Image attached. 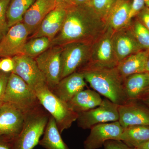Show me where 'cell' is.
I'll use <instances>...</instances> for the list:
<instances>
[{
    "mask_svg": "<svg viewBox=\"0 0 149 149\" xmlns=\"http://www.w3.org/2000/svg\"><path fill=\"white\" fill-rule=\"evenodd\" d=\"M149 50L144 49L132 54L119 62L116 66L123 79L136 73L146 72Z\"/></svg>",
    "mask_w": 149,
    "mask_h": 149,
    "instance_id": "ffe728a7",
    "label": "cell"
},
{
    "mask_svg": "<svg viewBox=\"0 0 149 149\" xmlns=\"http://www.w3.org/2000/svg\"><path fill=\"white\" fill-rule=\"evenodd\" d=\"M52 40L45 37L30 38L23 46L21 54L35 59L51 47Z\"/></svg>",
    "mask_w": 149,
    "mask_h": 149,
    "instance_id": "484cf974",
    "label": "cell"
},
{
    "mask_svg": "<svg viewBox=\"0 0 149 149\" xmlns=\"http://www.w3.org/2000/svg\"><path fill=\"white\" fill-rule=\"evenodd\" d=\"M149 140V126L132 125L124 128L120 141L135 148Z\"/></svg>",
    "mask_w": 149,
    "mask_h": 149,
    "instance_id": "cb8c5ba5",
    "label": "cell"
},
{
    "mask_svg": "<svg viewBox=\"0 0 149 149\" xmlns=\"http://www.w3.org/2000/svg\"><path fill=\"white\" fill-rule=\"evenodd\" d=\"M146 71L149 72V55L147 61L146 68Z\"/></svg>",
    "mask_w": 149,
    "mask_h": 149,
    "instance_id": "ab89813d",
    "label": "cell"
},
{
    "mask_svg": "<svg viewBox=\"0 0 149 149\" xmlns=\"http://www.w3.org/2000/svg\"><path fill=\"white\" fill-rule=\"evenodd\" d=\"M14 68V62L12 57H6L1 60L0 70L6 73H11Z\"/></svg>",
    "mask_w": 149,
    "mask_h": 149,
    "instance_id": "d6a6232c",
    "label": "cell"
},
{
    "mask_svg": "<svg viewBox=\"0 0 149 149\" xmlns=\"http://www.w3.org/2000/svg\"><path fill=\"white\" fill-rule=\"evenodd\" d=\"M36 0H10L6 11L9 28L22 22L23 16Z\"/></svg>",
    "mask_w": 149,
    "mask_h": 149,
    "instance_id": "d4e9b609",
    "label": "cell"
},
{
    "mask_svg": "<svg viewBox=\"0 0 149 149\" xmlns=\"http://www.w3.org/2000/svg\"><path fill=\"white\" fill-rule=\"evenodd\" d=\"M72 0H56V6H63L68 7L71 4Z\"/></svg>",
    "mask_w": 149,
    "mask_h": 149,
    "instance_id": "d590c367",
    "label": "cell"
},
{
    "mask_svg": "<svg viewBox=\"0 0 149 149\" xmlns=\"http://www.w3.org/2000/svg\"><path fill=\"white\" fill-rule=\"evenodd\" d=\"M14 68L12 72L18 75L33 89L46 83L45 78L40 71L34 58L23 54L13 57Z\"/></svg>",
    "mask_w": 149,
    "mask_h": 149,
    "instance_id": "4fadbf2b",
    "label": "cell"
},
{
    "mask_svg": "<svg viewBox=\"0 0 149 149\" xmlns=\"http://www.w3.org/2000/svg\"><path fill=\"white\" fill-rule=\"evenodd\" d=\"M54 119L50 116L39 145L46 149H70L62 139Z\"/></svg>",
    "mask_w": 149,
    "mask_h": 149,
    "instance_id": "603a6c76",
    "label": "cell"
},
{
    "mask_svg": "<svg viewBox=\"0 0 149 149\" xmlns=\"http://www.w3.org/2000/svg\"><path fill=\"white\" fill-rule=\"evenodd\" d=\"M25 115L12 104L3 103L0 107V136L13 141L22 129Z\"/></svg>",
    "mask_w": 149,
    "mask_h": 149,
    "instance_id": "30bf717a",
    "label": "cell"
},
{
    "mask_svg": "<svg viewBox=\"0 0 149 149\" xmlns=\"http://www.w3.org/2000/svg\"><path fill=\"white\" fill-rule=\"evenodd\" d=\"M113 33L107 27L105 32L93 42L89 60L83 68H112L117 66L119 62L112 42Z\"/></svg>",
    "mask_w": 149,
    "mask_h": 149,
    "instance_id": "52a82bcc",
    "label": "cell"
},
{
    "mask_svg": "<svg viewBox=\"0 0 149 149\" xmlns=\"http://www.w3.org/2000/svg\"><path fill=\"white\" fill-rule=\"evenodd\" d=\"M86 82L100 95L121 105L128 101L123 88V79L117 68L83 67L78 71Z\"/></svg>",
    "mask_w": 149,
    "mask_h": 149,
    "instance_id": "7a4b0ae2",
    "label": "cell"
},
{
    "mask_svg": "<svg viewBox=\"0 0 149 149\" xmlns=\"http://www.w3.org/2000/svg\"><path fill=\"white\" fill-rule=\"evenodd\" d=\"M143 95H146L149 96V85L148 87H147L146 89L145 90V91H144L143 93H142V95H141V96Z\"/></svg>",
    "mask_w": 149,
    "mask_h": 149,
    "instance_id": "f35d334b",
    "label": "cell"
},
{
    "mask_svg": "<svg viewBox=\"0 0 149 149\" xmlns=\"http://www.w3.org/2000/svg\"><path fill=\"white\" fill-rule=\"evenodd\" d=\"M0 149H13V141L0 136Z\"/></svg>",
    "mask_w": 149,
    "mask_h": 149,
    "instance_id": "e575fe53",
    "label": "cell"
},
{
    "mask_svg": "<svg viewBox=\"0 0 149 149\" xmlns=\"http://www.w3.org/2000/svg\"><path fill=\"white\" fill-rule=\"evenodd\" d=\"M93 42H74L62 46L61 78L79 71L88 63Z\"/></svg>",
    "mask_w": 149,
    "mask_h": 149,
    "instance_id": "8992f818",
    "label": "cell"
},
{
    "mask_svg": "<svg viewBox=\"0 0 149 149\" xmlns=\"http://www.w3.org/2000/svg\"><path fill=\"white\" fill-rule=\"evenodd\" d=\"M56 6V0H36L24 15L22 22L29 35L36 31L44 18Z\"/></svg>",
    "mask_w": 149,
    "mask_h": 149,
    "instance_id": "e0dca14e",
    "label": "cell"
},
{
    "mask_svg": "<svg viewBox=\"0 0 149 149\" xmlns=\"http://www.w3.org/2000/svg\"><path fill=\"white\" fill-rule=\"evenodd\" d=\"M90 0H72L70 6H79L86 4Z\"/></svg>",
    "mask_w": 149,
    "mask_h": 149,
    "instance_id": "8d00e7d4",
    "label": "cell"
},
{
    "mask_svg": "<svg viewBox=\"0 0 149 149\" xmlns=\"http://www.w3.org/2000/svg\"><path fill=\"white\" fill-rule=\"evenodd\" d=\"M145 6V0H132L129 14L130 20L136 17Z\"/></svg>",
    "mask_w": 149,
    "mask_h": 149,
    "instance_id": "f546056e",
    "label": "cell"
},
{
    "mask_svg": "<svg viewBox=\"0 0 149 149\" xmlns=\"http://www.w3.org/2000/svg\"><path fill=\"white\" fill-rule=\"evenodd\" d=\"M104 149H135L128 146L120 141L109 140L106 141L104 145Z\"/></svg>",
    "mask_w": 149,
    "mask_h": 149,
    "instance_id": "1f68e13d",
    "label": "cell"
},
{
    "mask_svg": "<svg viewBox=\"0 0 149 149\" xmlns=\"http://www.w3.org/2000/svg\"><path fill=\"white\" fill-rule=\"evenodd\" d=\"M131 0H116L110 11L107 20V27L113 32L128 26L130 20L129 14Z\"/></svg>",
    "mask_w": 149,
    "mask_h": 149,
    "instance_id": "d6986e66",
    "label": "cell"
},
{
    "mask_svg": "<svg viewBox=\"0 0 149 149\" xmlns=\"http://www.w3.org/2000/svg\"><path fill=\"white\" fill-rule=\"evenodd\" d=\"M135 149H149V140L141 146L134 148Z\"/></svg>",
    "mask_w": 149,
    "mask_h": 149,
    "instance_id": "74e56055",
    "label": "cell"
},
{
    "mask_svg": "<svg viewBox=\"0 0 149 149\" xmlns=\"http://www.w3.org/2000/svg\"><path fill=\"white\" fill-rule=\"evenodd\" d=\"M116 0H90L88 5L107 23L108 16Z\"/></svg>",
    "mask_w": 149,
    "mask_h": 149,
    "instance_id": "83f0119b",
    "label": "cell"
},
{
    "mask_svg": "<svg viewBox=\"0 0 149 149\" xmlns=\"http://www.w3.org/2000/svg\"><path fill=\"white\" fill-rule=\"evenodd\" d=\"M29 35L22 22L10 27L0 42V56L13 57L21 54Z\"/></svg>",
    "mask_w": 149,
    "mask_h": 149,
    "instance_id": "7c38bea8",
    "label": "cell"
},
{
    "mask_svg": "<svg viewBox=\"0 0 149 149\" xmlns=\"http://www.w3.org/2000/svg\"><path fill=\"white\" fill-rule=\"evenodd\" d=\"M130 26L138 42L144 49L149 50V31L138 19L130 21Z\"/></svg>",
    "mask_w": 149,
    "mask_h": 149,
    "instance_id": "4316f807",
    "label": "cell"
},
{
    "mask_svg": "<svg viewBox=\"0 0 149 149\" xmlns=\"http://www.w3.org/2000/svg\"><path fill=\"white\" fill-rule=\"evenodd\" d=\"M119 106L108 99H104L99 106L78 113L77 125L87 130L98 124L118 121Z\"/></svg>",
    "mask_w": 149,
    "mask_h": 149,
    "instance_id": "ba28073f",
    "label": "cell"
},
{
    "mask_svg": "<svg viewBox=\"0 0 149 149\" xmlns=\"http://www.w3.org/2000/svg\"><path fill=\"white\" fill-rule=\"evenodd\" d=\"M102 100L98 93L87 89L77 93L67 104L72 111L78 114L99 106Z\"/></svg>",
    "mask_w": 149,
    "mask_h": 149,
    "instance_id": "44dd1931",
    "label": "cell"
},
{
    "mask_svg": "<svg viewBox=\"0 0 149 149\" xmlns=\"http://www.w3.org/2000/svg\"><path fill=\"white\" fill-rule=\"evenodd\" d=\"M10 0H0V37H3L8 31L6 11Z\"/></svg>",
    "mask_w": 149,
    "mask_h": 149,
    "instance_id": "f1b7e54d",
    "label": "cell"
},
{
    "mask_svg": "<svg viewBox=\"0 0 149 149\" xmlns=\"http://www.w3.org/2000/svg\"><path fill=\"white\" fill-rule=\"evenodd\" d=\"M83 74L74 72L62 78L52 92L65 102L70 101L76 94L84 90L87 86Z\"/></svg>",
    "mask_w": 149,
    "mask_h": 149,
    "instance_id": "ac0fdd59",
    "label": "cell"
},
{
    "mask_svg": "<svg viewBox=\"0 0 149 149\" xmlns=\"http://www.w3.org/2000/svg\"><path fill=\"white\" fill-rule=\"evenodd\" d=\"M3 103L12 104L25 113L41 106L34 90L13 72L8 77Z\"/></svg>",
    "mask_w": 149,
    "mask_h": 149,
    "instance_id": "5b68a950",
    "label": "cell"
},
{
    "mask_svg": "<svg viewBox=\"0 0 149 149\" xmlns=\"http://www.w3.org/2000/svg\"><path fill=\"white\" fill-rule=\"evenodd\" d=\"M107 28L106 22L88 4L70 6L67 9L62 27L52 40L51 47H62L74 42H93Z\"/></svg>",
    "mask_w": 149,
    "mask_h": 149,
    "instance_id": "6da1fadb",
    "label": "cell"
},
{
    "mask_svg": "<svg viewBox=\"0 0 149 149\" xmlns=\"http://www.w3.org/2000/svg\"><path fill=\"white\" fill-rule=\"evenodd\" d=\"M123 129L118 121L95 125L91 128L90 134L84 141V148L98 149L107 141H120Z\"/></svg>",
    "mask_w": 149,
    "mask_h": 149,
    "instance_id": "8fae6325",
    "label": "cell"
},
{
    "mask_svg": "<svg viewBox=\"0 0 149 149\" xmlns=\"http://www.w3.org/2000/svg\"><path fill=\"white\" fill-rule=\"evenodd\" d=\"M136 17L141 23L149 31V8L145 6Z\"/></svg>",
    "mask_w": 149,
    "mask_h": 149,
    "instance_id": "836d02e7",
    "label": "cell"
},
{
    "mask_svg": "<svg viewBox=\"0 0 149 149\" xmlns=\"http://www.w3.org/2000/svg\"><path fill=\"white\" fill-rule=\"evenodd\" d=\"M118 112V121L123 128L132 125L149 126V111L133 100L119 105Z\"/></svg>",
    "mask_w": 149,
    "mask_h": 149,
    "instance_id": "2e32d148",
    "label": "cell"
},
{
    "mask_svg": "<svg viewBox=\"0 0 149 149\" xmlns=\"http://www.w3.org/2000/svg\"><path fill=\"white\" fill-rule=\"evenodd\" d=\"M145 1L146 6L149 8V0H145Z\"/></svg>",
    "mask_w": 149,
    "mask_h": 149,
    "instance_id": "60d3db41",
    "label": "cell"
},
{
    "mask_svg": "<svg viewBox=\"0 0 149 149\" xmlns=\"http://www.w3.org/2000/svg\"><path fill=\"white\" fill-rule=\"evenodd\" d=\"M68 7L56 6L51 11L41 22L30 38L45 37L53 40L60 31L64 22Z\"/></svg>",
    "mask_w": 149,
    "mask_h": 149,
    "instance_id": "9a60e30c",
    "label": "cell"
},
{
    "mask_svg": "<svg viewBox=\"0 0 149 149\" xmlns=\"http://www.w3.org/2000/svg\"><path fill=\"white\" fill-rule=\"evenodd\" d=\"M145 102L149 106V96L145 100Z\"/></svg>",
    "mask_w": 149,
    "mask_h": 149,
    "instance_id": "b9f144b4",
    "label": "cell"
},
{
    "mask_svg": "<svg viewBox=\"0 0 149 149\" xmlns=\"http://www.w3.org/2000/svg\"><path fill=\"white\" fill-rule=\"evenodd\" d=\"M3 37H0V42H1V40L2 39Z\"/></svg>",
    "mask_w": 149,
    "mask_h": 149,
    "instance_id": "7bdbcfd3",
    "label": "cell"
},
{
    "mask_svg": "<svg viewBox=\"0 0 149 149\" xmlns=\"http://www.w3.org/2000/svg\"><path fill=\"white\" fill-rule=\"evenodd\" d=\"M112 42L118 62L132 54L144 50L134 37L130 24L113 32Z\"/></svg>",
    "mask_w": 149,
    "mask_h": 149,
    "instance_id": "5bb4252c",
    "label": "cell"
},
{
    "mask_svg": "<svg viewBox=\"0 0 149 149\" xmlns=\"http://www.w3.org/2000/svg\"><path fill=\"white\" fill-rule=\"evenodd\" d=\"M10 73L0 72V107L3 103L7 84Z\"/></svg>",
    "mask_w": 149,
    "mask_h": 149,
    "instance_id": "4dcf8cb0",
    "label": "cell"
},
{
    "mask_svg": "<svg viewBox=\"0 0 149 149\" xmlns=\"http://www.w3.org/2000/svg\"><path fill=\"white\" fill-rule=\"evenodd\" d=\"M62 47L52 46L35 58L51 91L61 80Z\"/></svg>",
    "mask_w": 149,
    "mask_h": 149,
    "instance_id": "9c48e42d",
    "label": "cell"
},
{
    "mask_svg": "<svg viewBox=\"0 0 149 149\" xmlns=\"http://www.w3.org/2000/svg\"><path fill=\"white\" fill-rule=\"evenodd\" d=\"M34 91L42 106L54 119L61 134L77 120L78 113L72 111L67 103L56 96L47 83L39 85Z\"/></svg>",
    "mask_w": 149,
    "mask_h": 149,
    "instance_id": "3957f363",
    "label": "cell"
},
{
    "mask_svg": "<svg viewBox=\"0 0 149 149\" xmlns=\"http://www.w3.org/2000/svg\"><path fill=\"white\" fill-rule=\"evenodd\" d=\"M0 62H1V60H0Z\"/></svg>",
    "mask_w": 149,
    "mask_h": 149,
    "instance_id": "ee69618b",
    "label": "cell"
},
{
    "mask_svg": "<svg viewBox=\"0 0 149 149\" xmlns=\"http://www.w3.org/2000/svg\"><path fill=\"white\" fill-rule=\"evenodd\" d=\"M123 88L128 101L141 97L149 85V72L131 74L123 79Z\"/></svg>",
    "mask_w": 149,
    "mask_h": 149,
    "instance_id": "7402d4cb",
    "label": "cell"
},
{
    "mask_svg": "<svg viewBox=\"0 0 149 149\" xmlns=\"http://www.w3.org/2000/svg\"><path fill=\"white\" fill-rule=\"evenodd\" d=\"M50 116L42 105L25 113L22 129L13 141V149H34L44 134Z\"/></svg>",
    "mask_w": 149,
    "mask_h": 149,
    "instance_id": "277c9868",
    "label": "cell"
}]
</instances>
